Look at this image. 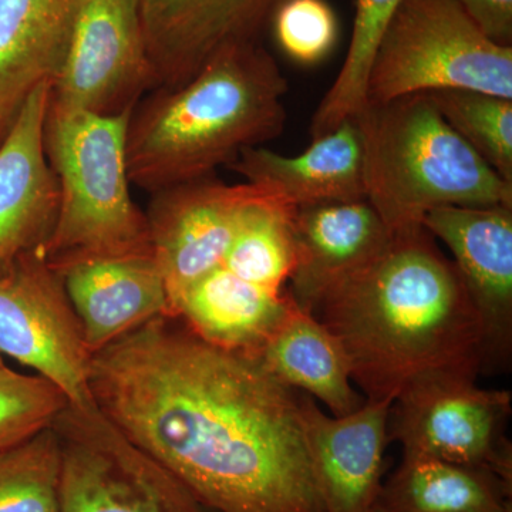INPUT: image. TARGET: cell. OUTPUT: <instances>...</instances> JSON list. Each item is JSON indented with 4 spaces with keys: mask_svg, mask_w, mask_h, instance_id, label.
Wrapping results in <instances>:
<instances>
[{
    "mask_svg": "<svg viewBox=\"0 0 512 512\" xmlns=\"http://www.w3.org/2000/svg\"><path fill=\"white\" fill-rule=\"evenodd\" d=\"M100 413L214 512H325L302 397L258 357L160 316L93 356Z\"/></svg>",
    "mask_w": 512,
    "mask_h": 512,
    "instance_id": "6da1fadb",
    "label": "cell"
},
{
    "mask_svg": "<svg viewBox=\"0 0 512 512\" xmlns=\"http://www.w3.org/2000/svg\"><path fill=\"white\" fill-rule=\"evenodd\" d=\"M313 315L342 343L366 402H394L429 373L477 376L485 366L476 309L423 225L393 231L376 255L326 289Z\"/></svg>",
    "mask_w": 512,
    "mask_h": 512,
    "instance_id": "7a4b0ae2",
    "label": "cell"
},
{
    "mask_svg": "<svg viewBox=\"0 0 512 512\" xmlns=\"http://www.w3.org/2000/svg\"><path fill=\"white\" fill-rule=\"evenodd\" d=\"M288 80L264 43L229 47L190 82L157 87L127 126L131 185L153 194L215 175L284 133Z\"/></svg>",
    "mask_w": 512,
    "mask_h": 512,
    "instance_id": "3957f363",
    "label": "cell"
},
{
    "mask_svg": "<svg viewBox=\"0 0 512 512\" xmlns=\"http://www.w3.org/2000/svg\"><path fill=\"white\" fill-rule=\"evenodd\" d=\"M353 119L366 200L390 231L417 227L441 207H512V184L448 126L429 93L366 104Z\"/></svg>",
    "mask_w": 512,
    "mask_h": 512,
    "instance_id": "277c9868",
    "label": "cell"
},
{
    "mask_svg": "<svg viewBox=\"0 0 512 512\" xmlns=\"http://www.w3.org/2000/svg\"><path fill=\"white\" fill-rule=\"evenodd\" d=\"M131 111L117 116L47 111L46 156L59 188L55 225L42 248L50 264L151 251L146 212L130 191Z\"/></svg>",
    "mask_w": 512,
    "mask_h": 512,
    "instance_id": "5b68a950",
    "label": "cell"
},
{
    "mask_svg": "<svg viewBox=\"0 0 512 512\" xmlns=\"http://www.w3.org/2000/svg\"><path fill=\"white\" fill-rule=\"evenodd\" d=\"M439 90L512 100V47L488 40L454 0H402L376 47L367 104Z\"/></svg>",
    "mask_w": 512,
    "mask_h": 512,
    "instance_id": "8992f818",
    "label": "cell"
},
{
    "mask_svg": "<svg viewBox=\"0 0 512 512\" xmlns=\"http://www.w3.org/2000/svg\"><path fill=\"white\" fill-rule=\"evenodd\" d=\"M476 379L434 372L407 384L390 409V440L402 444L403 454L478 468L511 485V392L483 389Z\"/></svg>",
    "mask_w": 512,
    "mask_h": 512,
    "instance_id": "52a82bcc",
    "label": "cell"
},
{
    "mask_svg": "<svg viewBox=\"0 0 512 512\" xmlns=\"http://www.w3.org/2000/svg\"><path fill=\"white\" fill-rule=\"evenodd\" d=\"M53 429L62 450L60 512H214L99 409L67 406Z\"/></svg>",
    "mask_w": 512,
    "mask_h": 512,
    "instance_id": "ba28073f",
    "label": "cell"
},
{
    "mask_svg": "<svg viewBox=\"0 0 512 512\" xmlns=\"http://www.w3.org/2000/svg\"><path fill=\"white\" fill-rule=\"evenodd\" d=\"M0 355L55 384L73 409H99L90 390L92 353L62 278L42 249L0 269Z\"/></svg>",
    "mask_w": 512,
    "mask_h": 512,
    "instance_id": "9c48e42d",
    "label": "cell"
},
{
    "mask_svg": "<svg viewBox=\"0 0 512 512\" xmlns=\"http://www.w3.org/2000/svg\"><path fill=\"white\" fill-rule=\"evenodd\" d=\"M138 0H89L50 84V113L117 116L154 89Z\"/></svg>",
    "mask_w": 512,
    "mask_h": 512,
    "instance_id": "30bf717a",
    "label": "cell"
},
{
    "mask_svg": "<svg viewBox=\"0 0 512 512\" xmlns=\"http://www.w3.org/2000/svg\"><path fill=\"white\" fill-rule=\"evenodd\" d=\"M268 192L249 183L225 184L210 175L151 194L144 212L170 316L187 289L222 265L242 214Z\"/></svg>",
    "mask_w": 512,
    "mask_h": 512,
    "instance_id": "8fae6325",
    "label": "cell"
},
{
    "mask_svg": "<svg viewBox=\"0 0 512 512\" xmlns=\"http://www.w3.org/2000/svg\"><path fill=\"white\" fill-rule=\"evenodd\" d=\"M285 0H138L157 87L183 86L229 47L264 43Z\"/></svg>",
    "mask_w": 512,
    "mask_h": 512,
    "instance_id": "7c38bea8",
    "label": "cell"
},
{
    "mask_svg": "<svg viewBox=\"0 0 512 512\" xmlns=\"http://www.w3.org/2000/svg\"><path fill=\"white\" fill-rule=\"evenodd\" d=\"M421 225L451 254L485 340V365L505 363L512 346V207H441Z\"/></svg>",
    "mask_w": 512,
    "mask_h": 512,
    "instance_id": "4fadbf2b",
    "label": "cell"
},
{
    "mask_svg": "<svg viewBox=\"0 0 512 512\" xmlns=\"http://www.w3.org/2000/svg\"><path fill=\"white\" fill-rule=\"evenodd\" d=\"M393 402H365L329 416L302 399V426L313 478L325 512H370L382 493Z\"/></svg>",
    "mask_w": 512,
    "mask_h": 512,
    "instance_id": "5bb4252c",
    "label": "cell"
},
{
    "mask_svg": "<svg viewBox=\"0 0 512 512\" xmlns=\"http://www.w3.org/2000/svg\"><path fill=\"white\" fill-rule=\"evenodd\" d=\"M62 278L92 356L160 316H170L153 251L82 256L52 264Z\"/></svg>",
    "mask_w": 512,
    "mask_h": 512,
    "instance_id": "9a60e30c",
    "label": "cell"
},
{
    "mask_svg": "<svg viewBox=\"0 0 512 512\" xmlns=\"http://www.w3.org/2000/svg\"><path fill=\"white\" fill-rule=\"evenodd\" d=\"M49 84L23 104L0 143V269L42 249L59 207L56 175L46 156Z\"/></svg>",
    "mask_w": 512,
    "mask_h": 512,
    "instance_id": "2e32d148",
    "label": "cell"
},
{
    "mask_svg": "<svg viewBox=\"0 0 512 512\" xmlns=\"http://www.w3.org/2000/svg\"><path fill=\"white\" fill-rule=\"evenodd\" d=\"M227 168L245 183L275 192L295 208L366 200L363 138L355 119L315 138L299 156L251 147Z\"/></svg>",
    "mask_w": 512,
    "mask_h": 512,
    "instance_id": "e0dca14e",
    "label": "cell"
},
{
    "mask_svg": "<svg viewBox=\"0 0 512 512\" xmlns=\"http://www.w3.org/2000/svg\"><path fill=\"white\" fill-rule=\"evenodd\" d=\"M292 228L295 266L289 293L312 315L330 285L369 261L392 237L367 200L298 208Z\"/></svg>",
    "mask_w": 512,
    "mask_h": 512,
    "instance_id": "ac0fdd59",
    "label": "cell"
},
{
    "mask_svg": "<svg viewBox=\"0 0 512 512\" xmlns=\"http://www.w3.org/2000/svg\"><path fill=\"white\" fill-rule=\"evenodd\" d=\"M89 0H0V143L23 104L52 84Z\"/></svg>",
    "mask_w": 512,
    "mask_h": 512,
    "instance_id": "d6986e66",
    "label": "cell"
},
{
    "mask_svg": "<svg viewBox=\"0 0 512 512\" xmlns=\"http://www.w3.org/2000/svg\"><path fill=\"white\" fill-rule=\"evenodd\" d=\"M254 356L276 380L311 394L332 416H346L366 402L353 387L342 343L293 298L284 318Z\"/></svg>",
    "mask_w": 512,
    "mask_h": 512,
    "instance_id": "ffe728a7",
    "label": "cell"
},
{
    "mask_svg": "<svg viewBox=\"0 0 512 512\" xmlns=\"http://www.w3.org/2000/svg\"><path fill=\"white\" fill-rule=\"evenodd\" d=\"M291 301V293L251 284L221 265L183 293L171 316L211 345L255 355Z\"/></svg>",
    "mask_w": 512,
    "mask_h": 512,
    "instance_id": "44dd1931",
    "label": "cell"
},
{
    "mask_svg": "<svg viewBox=\"0 0 512 512\" xmlns=\"http://www.w3.org/2000/svg\"><path fill=\"white\" fill-rule=\"evenodd\" d=\"M511 485L478 468L403 454L382 487L387 512H511Z\"/></svg>",
    "mask_w": 512,
    "mask_h": 512,
    "instance_id": "7402d4cb",
    "label": "cell"
},
{
    "mask_svg": "<svg viewBox=\"0 0 512 512\" xmlns=\"http://www.w3.org/2000/svg\"><path fill=\"white\" fill-rule=\"evenodd\" d=\"M296 210L272 191L252 202L242 214L222 266L251 284L284 292L295 266Z\"/></svg>",
    "mask_w": 512,
    "mask_h": 512,
    "instance_id": "603a6c76",
    "label": "cell"
},
{
    "mask_svg": "<svg viewBox=\"0 0 512 512\" xmlns=\"http://www.w3.org/2000/svg\"><path fill=\"white\" fill-rule=\"evenodd\" d=\"M402 0H357L352 39L342 69L313 114L311 134L326 136L365 109L366 84L387 23Z\"/></svg>",
    "mask_w": 512,
    "mask_h": 512,
    "instance_id": "cb8c5ba5",
    "label": "cell"
},
{
    "mask_svg": "<svg viewBox=\"0 0 512 512\" xmlns=\"http://www.w3.org/2000/svg\"><path fill=\"white\" fill-rule=\"evenodd\" d=\"M62 450L53 426L0 451V512H60Z\"/></svg>",
    "mask_w": 512,
    "mask_h": 512,
    "instance_id": "d4e9b609",
    "label": "cell"
},
{
    "mask_svg": "<svg viewBox=\"0 0 512 512\" xmlns=\"http://www.w3.org/2000/svg\"><path fill=\"white\" fill-rule=\"evenodd\" d=\"M429 94L448 126L512 184V100L470 90Z\"/></svg>",
    "mask_w": 512,
    "mask_h": 512,
    "instance_id": "484cf974",
    "label": "cell"
},
{
    "mask_svg": "<svg viewBox=\"0 0 512 512\" xmlns=\"http://www.w3.org/2000/svg\"><path fill=\"white\" fill-rule=\"evenodd\" d=\"M69 406L62 390L45 377L0 372V451L26 443L53 426Z\"/></svg>",
    "mask_w": 512,
    "mask_h": 512,
    "instance_id": "4316f807",
    "label": "cell"
},
{
    "mask_svg": "<svg viewBox=\"0 0 512 512\" xmlns=\"http://www.w3.org/2000/svg\"><path fill=\"white\" fill-rule=\"evenodd\" d=\"M276 42L301 64L322 62L338 40V19L326 0H285L271 26Z\"/></svg>",
    "mask_w": 512,
    "mask_h": 512,
    "instance_id": "83f0119b",
    "label": "cell"
},
{
    "mask_svg": "<svg viewBox=\"0 0 512 512\" xmlns=\"http://www.w3.org/2000/svg\"><path fill=\"white\" fill-rule=\"evenodd\" d=\"M495 45L512 47V0H454Z\"/></svg>",
    "mask_w": 512,
    "mask_h": 512,
    "instance_id": "f1b7e54d",
    "label": "cell"
},
{
    "mask_svg": "<svg viewBox=\"0 0 512 512\" xmlns=\"http://www.w3.org/2000/svg\"><path fill=\"white\" fill-rule=\"evenodd\" d=\"M370 512H387L386 510H384V507L382 504L379 503V501H377V504L375 505V507L372 508V511Z\"/></svg>",
    "mask_w": 512,
    "mask_h": 512,
    "instance_id": "f546056e",
    "label": "cell"
},
{
    "mask_svg": "<svg viewBox=\"0 0 512 512\" xmlns=\"http://www.w3.org/2000/svg\"><path fill=\"white\" fill-rule=\"evenodd\" d=\"M5 363H3L2 355H0V372H2L3 369H5Z\"/></svg>",
    "mask_w": 512,
    "mask_h": 512,
    "instance_id": "4dcf8cb0",
    "label": "cell"
}]
</instances>
